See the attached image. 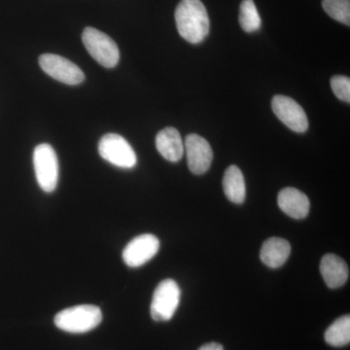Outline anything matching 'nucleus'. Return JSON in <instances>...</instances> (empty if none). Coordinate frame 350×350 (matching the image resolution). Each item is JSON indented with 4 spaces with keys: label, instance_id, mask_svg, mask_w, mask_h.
I'll list each match as a JSON object with an SVG mask.
<instances>
[{
    "label": "nucleus",
    "instance_id": "f8f14e48",
    "mask_svg": "<svg viewBox=\"0 0 350 350\" xmlns=\"http://www.w3.org/2000/svg\"><path fill=\"white\" fill-rule=\"evenodd\" d=\"M320 273L327 286L332 289L345 285L349 275L347 262L335 254H327L322 258L320 262Z\"/></svg>",
    "mask_w": 350,
    "mask_h": 350
},
{
    "label": "nucleus",
    "instance_id": "6e6552de",
    "mask_svg": "<svg viewBox=\"0 0 350 350\" xmlns=\"http://www.w3.org/2000/svg\"><path fill=\"white\" fill-rule=\"evenodd\" d=\"M271 108L280 121L295 133H305L308 129V120L303 107L289 96H273Z\"/></svg>",
    "mask_w": 350,
    "mask_h": 350
},
{
    "label": "nucleus",
    "instance_id": "0eeeda50",
    "mask_svg": "<svg viewBox=\"0 0 350 350\" xmlns=\"http://www.w3.org/2000/svg\"><path fill=\"white\" fill-rule=\"evenodd\" d=\"M39 66L46 75L64 84L75 86L81 84L85 79L84 72L79 66L59 55H41Z\"/></svg>",
    "mask_w": 350,
    "mask_h": 350
},
{
    "label": "nucleus",
    "instance_id": "20e7f679",
    "mask_svg": "<svg viewBox=\"0 0 350 350\" xmlns=\"http://www.w3.org/2000/svg\"><path fill=\"white\" fill-rule=\"evenodd\" d=\"M33 167L39 187L45 193L54 192L59 181V161L50 144H42L36 147Z\"/></svg>",
    "mask_w": 350,
    "mask_h": 350
},
{
    "label": "nucleus",
    "instance_id": "39448f33",
    "mask_svg": "<svg viewBox=\"0 0 350 350\" xmlns=\"http://www.w3.org/2000/svg\"><path fill=\"white\" fill-rule=\"evenodd\" d=\"M98 153L103 160L121 169H133L137 165V154L133 147L117 133H107L100 138Z\"/></svg>",
    "mask_w": 350,
    "mask_h": 350
},
{
    "label": "nucleus",
    "instance_id": "6ab92c4d",
    "mask_svg": "<svg viewBox=\"0 0 350 350\" xmlns=\"http://www.w3.org/2000/svg\"><path fill=\"white\" fill-rule=\"evenodd\" d=\"M331 88L338 100L350 103V79L347 76L336 75L331 79Z\"/></svg>",
    "mask_w": 350,
    "mask_h": 350
},
{
    "label": "nucleus",
    "instance_id": "f3484780",
    "mask_svg": "<svg viewBox=\"0 0 350 350\" xmlns=\"http://www.w3.org/2000/svg\"><path fill=\"white\" fill-rule=\"evenodd\" d=\"M239 24L245 32H254L261 27L262 21L253 0H243L239 7Z\"/></svg>",
    "mask_w": 350,
    "mask_h": 350
},
{
    "label": "nucleus",
    "instance_id": "a211bd4d",
    "mask_svg": "<svg viewBox=\"0 0 350 350\" xmlns=\"http://www.w3.org/2000/svg\"><path fill=\"white\" fill-rule=\"evenodd\" d=\"M324 11L342 24L350 25V0H322Z\"/></svg>",
    "mask_w": 350,
    "mask_h": 350
},
{
    "label": "nucleus",
    "instance_id": "9d476101",
    "mask_svg": "<svg viewBox=\"0 0 350 350\" xmlns=\"http://www.w3.org/2000/svg\"><path fill=\"white\" fill-rule=\"evenodd\" d=\"M189 170L194 174H206L213 160V152L206 139L196 133L187 135L184 144Z\"/></svg>",
    "mask_w": 350,
    "mask_h": 350
},
{
    "label": "nucleus",
    "instance_id": "4468645a",
    "mask_svg": "<svg viewBox=\"0 0 350 350\" xmlns=\"http://www.w3.org/2000/svg\"><path fill=\"white\" fill-rule=\"evenodd\" d=\"M291 253V245L286 239L271 238L262 243L260 258L271 269L280 268L285 264Z\"/></svg>",
    "mask_w": 350,
    "mask_h": 350
},
{
    "label": "nucleus",
    "instance_id": "7ed1b4c3",
    "mask_svg": "<svg viewBox=\"0 0 350 350\" xmlns=\"http://www.w3.org/2000/svg\"><path fill=\"white\" fill-rule=\"evenodd\" d=\"M82 41L89 54L103 68H113L118 64V46L105 32L88 27L83 31Z\"/></svg>",
    "mask_w": 350,
    "mask_h": 350
},
{
    "label": "nucleus",
    "instance_id": "423d86ee",
    "mask_svg": "<svg viewBox=\"0 0 350 350\" xmlns=\"http://www.w3.org/2000/svg\"><path fill=\"white\" fill-rule=\"evenodd\" d=\"M180 298V288L174 280H165L159 283L151 301L152 319L155 321H169L176 312Z\"/></svg>",
    "mask_w": 350,
    "mask_h": 350
},
{
    "label": "nucleus",
    "instance_id": "f03ea898",
    "mask_svg": "<svg viewBox=\"0 0 350 350\" xmlns=\"http://www.w3.org/2000/svg\"><path fill=\"white\" fill-rule=\"evenodd\" d=\"M103 321V312L98 306L80 305L66 308L55 317V325L64 332L83 334L94 330Z\"/></svg>",
    "mask_w": 350,
    "mask_h": 350
},
{
    "label": "nucleus",
    "instance_id": "ddd939ff",
    "mask_svg": "<svg viewBox=\"0 0 350 350\" xmlns=\"http://www.w3.org/2000/svg\"><path fill=\"white\" fill-rule=\"evenodd\" d=\"M157 150L172 163H177L181 160L184 154V144L180 133L176 129H163L156 137Z\"/></svg>",
    "mask_w": 350,
    "mask_h": 350
},
{
    "label": "nucleus",
    "instance_id": "dca6fc26",
    "mask_svg": "<svg viewBox=\"0 0 350 350\" xmlns=\"http://www.w3.org/2000/svg\"><path fill=\"white\" fill-rule=\"evenodd\" d=\"M327 344L332 347H340L350 342V317H340L325 332Z\"/></svg>",
    "mask_w": 350,
    "mask_h": 350
},
{
    "label": "nucleus",
    "instance_id": "1a4fd4ad",
    "mask_svg": "<svg viewBox=\"0 0 350 350\" xmlns=\"http://www.w3.org/2000/svg\"><path fill=\"white\" fill-rule=\"evenodd\" d=\"M160 250V241L151 234L131 239L123 251V260L130 268H138L153 259Z\"/></svg>",
    "mask_w": 350,
    "mask_h": 350
},
{
    "label": "nucleus",
    "instance_id": "aec40b11",
    "mask_svg": "<svg viewBox=\"0 0 350 350\" xmlns=\"http://www.w3.org/2000/svg\"><path fill=\"white\" fill-rule=\"evenodd\" d=\"M199 350H224V349L217 342H209V344L202 345Z\"/></svg>",
    "mask_w": 350,
    "mask_h": 350
},
{
    "label": "nucleus",
    "instance_id": "9b49d317",
    "mask_svg": "<svg viewBox=\"0 0 350 350\" xmlns=\"http://www.w3.org/2000/svg\"><path fill=\"white\" fill-rule=\"evenodd\" d=\"M278 204L283 213L291 218L304 219L310 213V200L298 189H283L278 194Z\"/></svg>",
    "mask_w": 350,
    "mask_h": 350
},
{
    "label": "nucleus",
    "instance_id": "f257e3e1",
    "mask_svg": "<svg viewBox=\"0 0 350 350\" xmlns=\"http://www.w3.org/2000/svg\"><path fill=\"white\" fill-rule=\"evenodd\" d=\"M174 18L177 31L188 42L199 44L208 36V14L200 0H181Z\"/></svg>",
    "mask_w": 350,
    "mask_h": 350
},
{
    "label": "nucleus",
    "instance_id": "2eb2a0df",
    "mask_svg": "<svg viewBox=\"0 0 350 350\" xmlns=\"http://www.w3.org/2000/svg\"><path fill=\"white\" fill-rule=\"evenodd\" d=\"M223 189L226 197L234 204H243L245 200V180L243 172L237 165H231L226 170L223 177Z\"/></svg>",
    "mask_w": 350,
    "mask_h": 350
}]
</instances>
